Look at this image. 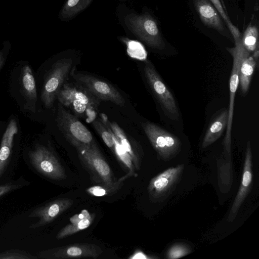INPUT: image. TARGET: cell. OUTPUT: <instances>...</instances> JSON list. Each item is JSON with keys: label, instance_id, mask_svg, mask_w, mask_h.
<instances>
[{"label": "cell", "instance_id": "obj_24", "mask_svg": "<svg viewBox=\"0 0 259 259\" xmlns=\"http://www.w3.org/2000/svg\"><path fill=\"white\" fill-rule=\"evenodd\" d=\"M92 0H67L61 11L63 18H70L87 8Z\"/></svg>", "mask_w": 259, "mask_h": 259}, {"label": "cell", "instance_id": "obj_5", "mask_svg": "<svg viewBox=\"0 0 259 259\" xmlns=\"http://www.w3.org/2000/svg\"><path fill=\"white\" fill-rule=\"evenodd\" d=\"M72 64L71 59L64 58L53 65L45 80L41 94V101L46 108H50L53 106L71 70Z\"/></svg>", "mask_w": 259, "mask_h": 259}, {"label": "cell", "instance_id": "obj_9", "mask_svg": "<svg viewBox=\"0 0 259 259\" xmlns=\"http://www.w3.org/2000/svg\"><path fill=\"white\" fill-rule=\"evenodd\" d=\"M128 29L149 46L162 49L163 41L155 20L148 15L130 14L124 18Z\"/></svg>", "mask_w": 259, "mask_h": 259}, {"label": "cell", "instance_id": "obj_20", "mask_svg": "<svg viewBox=\"0 0 259 259\" xmlns=\"http://www.w3.org/2000/svg\"><path fill=\"white\" fill-rule=\"evenodd\" d=\"M256 60L253 56H250L249 52L244 48L239 75V84L242 94H246L248 92L256 67Z\"/></svg>", "mask_w": 259, "mask_h": 259}, {"label": "cell", "instance_id": "obj_16", "mask_svg": "<svg viewBox=\"0 0 259 259\" xmlns=\"http://www.w3.org/2000/svg\"><path fill=\"white\" fill-rule=\"evenodd\" d=\"M94 218V213H91L86 209L82 210L80 213L73 215L70 219L69 223L60 230L56 238L60 240L88 228L92 224Z\"/></svg>", "mask_w": 259, "mask_h": 259}, {"label": "cell", "instance_id": "obj_17", "mask_svg": "<svg viewBox=\"0 0 259 259\" xmlns=\"http://www.w3.org/2000/svg\"><path fill=\"white\" fill-rule=\"evenodd\" d=\"M195 4L203 23L220 32L224 31L225 28L218 12L207 0H195Z\"/></svg>", "mask_w": 259, "mask_h": 259}, {"label": "cell", "instance_id": "obj_34", "mask_svg": "<svg viewBox=\"0 0 259 259\" xmlns=\"http://www.w3.org/2000/svg\"><path fill=\"white\" fill-rule=\"evenodd\" d=\"M4 61V58L2 53H0V68L1 67Z\"/></svg>", "mask_w": 259, "mask_h": 259}, {"label": "cell", "instance_id": "obj_1", "mask_svg": "<svg viewBox=\"0 0 259 259\" xmlns=\"http://www.w3.org/2000/svg\"><path fill=\"white\" fill-rule=\"evenodd\" d=\"M73 147L80 162L93 182L107 188L111 195L120 189L122 183L115 178L96 141L90 144H76Z\"/></svg>", "mask_w": 259, "mask_h": 259}, {"label": "cell", "instance_id": "obj_27", "mask_svg": "<svg viewBox=\"0 0 259 259\" xmlns=\"http://www.w3.org/2000/svg\"><path fill=\"white\" fill-rule=\"evenodd\" d=\"M191 252V249L187 244L177 243L169 248L166 253L165 257L168 259L179 258L188 255Z\"/></svg>", "mask_w": 259, "mask_h": 259}, {"label": "cell", "instance_id": "obj_23", "mask_svg": "<svg viewBox=\"0 0 259 259\" xmlns=\"http://www.w3.org/2000/svg\"><path fill=\"white\" fill-rule=\"evenodd\" d=\"M21 81L23 94L29 101L35 103L37 100L35 82L31 69L27 65L22 68Z\"/></svg>", "mask_w": 259, "mask_h": 259}, {"label": "cell", "instance_id": "obj_15", "mask_svg": "<svg viewBox=\"0 0 259 259\" xmlns=\"http://www.w3.org/2000/svg\"><path fill=\"white\" fill-rule=\"evenodd\" d=\"M100 117L103 123L110 130L118 142L131 155L136 170H139L142 153L136 141L127 136L117 123L110 121L106 114L100 113Z\"/></svg>", "mask_w": 259, "mask_h": 259}, {"label": "cell", "instance_id": "obj_19", "mask_svg": "<svg viewBox=\"0 0 259 259\" xmlns=\"http://www.w3.org/2000/svg\"><path fill=\"white\" fill-rule=\"evenodd\" d=\"M228 110L222 111L211 122L203 139L202 147L205 148L212 144L222 136L227 127Z\"/></svg>", "mask_w": 259, "mask_h": 259}, {"label": "cell", "instance_id": "obj_22", "mask_svg": "<svg viewBox=\"0 0 259 259\" xmlns=\"http://www.w3.org/2000/svg\"><path fill=\"white\" fill-rule=\"evenodd\" d=\"M114 136L115 146L113 154L116 156L120 164L127 170V174L119 179V181L122 183L125 180L130 177H136L137 174L135 172L136 168L131 155L118 142L114 135Z\"/></svg>", "mask_w": 259, "mask_h": 259}, {"label": "cell", "instance_id": "obj_10", "mask_svg": "<svg viewBox=\"0 0 259 259\" xmlns=\"http://www.w3.org/2000/svg\"><path fill=\"white\" fill-rule=\"evenodd\" d=\"M30 163L39 173L56 181L66 178L65 170L54 153L47 147L38 145L29 152Z\"/></svg>", "mask_w": 259, "mask_h": 259}, {"label": "cell", "instance_id": "obj_26", "mask_svg": "<svg viewBox=\"0 0 259 259\" xmlns=\"http://www.w3.org/2000/svg\"><path fill=\"white\" fill-rule=\"evenodd\" d=\"M122 41L127 48V53L132 58L145 60L147 58V52L144 46L139 41L122 38Z\"/></svg>", "mask_w": 259, "mask_h": 259}, {"label": "cell", "instance_id": "obj_33", "mask_svg": "<svg viewBox=\"0 0 259 259\" xmlns=\"http://www.w3.org/2000/svg\"><path fill=\"white\" fill-rule=\"evenodd\" d=\"M155 258L154 257H151L150 256H148L145 253H144L141 250H136L135 251V252L131 255L128 258L130 259H135V258H144V259H147V258Z\"/></svg>", "mask_w": 259, "mask_h": 259}, {"label": "cell", "instance_id": "obj_21", "mask_svg": "<svg viewBox=\"0 0 259 259\" xmlns=\"http://www.w3.org/2000/svg\"><path fill=\"white\" fill-rule=\"evenodd\" d=\"M218 184L222 192L230 190L233 182L231 155L223 152L217 160Z\"/></svg>", "mask_w": 259, "mask_h": 259}, {"label": "cell", "instance_id": "obj_3", "mask_svg": "<svg viewBox=\"0 0 259 259\" xmlns=\"http://www.w3.org/2000/svg\"><path fill=\"white\" fill-rule=\"evenodd\" d=\"M57 125L66 140L73 146L76 144H90L95 140L91 132L60 103L56 118Z\"/></svg>", "mask_w": 259, "mask_h": 259}, {"label": "cell", "instance_id": "obj_28", "mask_svg": "<svg viewBox=\"0 0 259 259\" xmlns=\"http://www.w3.org/2000/svg\"><path fill=\"white\" fill-rule=\"evenodd\" d=\"M241 42L243 47L249 53L258 51L257 34L256 29L253 27L248 29Z\"/></svg>", "mask_w": 259, "mask_h": 259}, {"label": "cell", "instance_id": "obj_8", "mask_svg": "<svg viewBox=\"0 0 259 259\" xmlns=\"http://www.w3.org/2000/svg\"><path fill=\"white\" fill-rule=\"evenodd\" d=\"M71 75L75 82L88 90L100 100L110 101L123 107L125 103L124 97L111 84L93 75L73 70Z\"/></svg>", "mask_w": 259, "mask_h": 259}, {"label": "cell", "instance_id": "obj_14", "mask_svg": "<svg viewBox=\"0 0 259 259\" xmlns=\"http://www.w3.org/2000/svg\"><path fill=\"white\" fill-rule=\"evenodd\" d=\"M73 201L69 198H60L52 200L45 205L38 207L31 212L30 218H37V222L29 226L36 229L45 226L56 219L63 212L72 206Z\"/></svg>", "mask_w": 259, "mask_h": 259}, {"label": "cell", "instance_id": "obj_12", "mask_svg": "<svg viewBox=\"0 0 259 259\" xmlns=\"http://www.w3.org/2000/svg\"><path fill=\"white\" fill-rule=\"evenodd\" d=\"M103 252L102 248L93 243H77L58 247L39 252L38 258L65 259L98 258Z\"/></svg>", "mask_w": 259, "mask_h": 259}, {"label": "cell", "instance_id": "obj_32", "mask_svg": "<svg viewBox=\"0 0 259 259\" xmlns=\"http://www.w3.org/2000/svg\"><path fill=\"white\" fill-rule=\"evenodd\" d=\"M86 191L92 196L98 197L111 195L110 191L107 188L101 185L91 187L88 188Z\"/></svg>", "mask_w": 259, "mask_h": 259}, {"label": "cell", "instance_id": "obj_18", "mask_svg": "<svg viewBox=\"0 0 259 259\" xmlns=\"http://www.w3.org/2000/svg\"><path fill=\"white\" fill-rule=\"evenodd\" d=\"M17 133L16 121L12 119L10 120L2 139L0 147V177L8 163L13 147L14 137Z\"/></svg>", "mask_w": 259, "mask_h": 259}, {"label": "cell", "instance_id": "obj_13", "mask_svg": "<svg viewBox=\"0 0 259 259\" xmlns=\"http://www.w3.org/2000/svg\"><path fill=\"white\" fill-rule=\"evenodd\" d=\"M252 155L251 144L248 141L245 151L242 180L228 217V221L233 222L247 197L252 187Z\"/></svg>", "mask_w": 259, "mask_h": 259}, {"label": "cell", "instance_id": "obj_2", "mask_svg": "<svg viewBox=\"0 0 259 259\" xmlns=\"http://www.w3.org/2000/svg\"><path fill=\"white\" fill-rule=\"evenodd\" d=\"M59 103L76 117L92 123L99 112L101 101L76 82H65L57 96Z\"/></svg>", "mask_w": 259, "mask_h": 259}, {"label": "cell", "instance_id": "obj_31", "mask_svg": "<svg viewBox=\"0 0 259 259\" xmlns=\"http://www.w3.org/2000/svg\"><path fill=\"white\" fill-rule=\"evenodd\" d=\"M22 187L21 182L12 181L0 185V197L12 191L17 190Z\"/></svg>", "mask_w": 259, "mask_h": 259}, {"label": "cell", "instance_id": "obj_25", "mask_svg": "<svg viewBox=\"0 0 259 259\" xmlns=\"http://www.w3.org/2000/svg\"><path fill=\"white\" fill-rule=\"evenodd\" d=\"M92 125L101 137L106 145L114 152L115 146L114 136L110 130L105 125L100 118L95 119Z\"/></svg>", "mask_w": 259, "mask_h": 259}, {"label": "cell", "instance_id": "obj_30", "mask_svg": "<svg viewBox=\"0 0 259 259\" xmlns=\"http://www.w3.org/2000/svg\"><path fill=\"white\" fill-rule=\"evenodd\" d=\"M37 258L38 256L18 249H11L0 253V259H35Z\"/></svg>", "mask_w": 259, "mask_h": 259}, {"label": "cell", "instance_id": "obj_29", "mask_svg": "<svg viewBox=\"0 0 259 259\" xmlns=\"http://www.w3.org/2000/svg\"><path fill=\"white\" fill-rule=\"evenodd\" d=\"M213 5L215 6V8L217 11L219 13L220 15L223 18L225 22L227 23L229 28L231 31L235 41L236 42L239 40V33L237 29L232 24L229 19L227 17V15L224 11L223 8L221 5L220 0H210Z\"/></svg>", "mask_w": 259, "mask_h": 259}, {"label": "cell", "instance_id": "obj_7", "mask_svg": "<svg viewBox=\"0 0 259 259\" xmlns=\"http://www.w3.org/2000/svg\"><path fill=\"white\" fill-rule=\"evenodd\" d=\"M144 72L153 94L166 115L173 120H178L179 112L175 98L149 60L145 62Z\"/></svg>", "mask_w": 259, "mask_h": 259}, {"label": "cell", "instance_id": "obj_6", "mask_svg": "<svg viewBox=\"0 0 259 259\" xmlns=\"http://www.w3.org/2000/svg\"><path fill=\"white\" fill-rule=\"evenodd\" d=\"M184 167V164H179L153 177L148 187L150 200L153 202H161L166 200L181 181Z\"/></svg>", "mask_w": 259, "mask_h": 259}, {"label": "cell", "instance_id": "obj_4", "mask_svg": "<svg viewBox=\"0 0 259 259\" xmlns=\"http://www.w3.org/2000/svg\"><path fill=\"white\" fill-rule=\"evenodd\" d=\"M143 128L161 159L168 161L180 153L181 143L175 135L152 122L143 123Z\"/></svg>", "mask_w": 259, "mask_h": 259}, {"label": "cell", "instance_id": "obj_11", "mask_svg": "<svg viewBox=\"0 0 259 259\" xmlns=\"http://www.w3.org/2000/svg\"><path fill=\"white\" fill-rule=\"evenodd\" d=\"M244 47L238 40L236 47L229 49L233 58V67L230 79V103L228 110V120L227 130L224 140V152L231 154V131L233 122L235 94L239 85V75L240 65L243 56Z\"/></svg>", "mask_w": 259, "mask_h": 259}]
</instances>
